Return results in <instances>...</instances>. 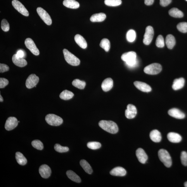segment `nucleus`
<instances>
[{
  "instance_id": "obj_47",
  "label": "nucleus",
  "mask_w": 187,
  "mask_h": 187,
  "mask_svg": "<svg viewBox=\"0 0 187 187\" xmlns=\"http://www.w3.org/2000/svg\"><path fill=\"white\" fill-rule=\"evenodd\" d=\"M16 55L18 57L24 58L25 56V54L24 51L21 50H18L17 52V53L16 54Z\"/></svg>"
},
{
  "instance_id": "obj_34",
  "label": "nucleus",
  "mask_w": 187,
  "mask_h": 187,
  "mask_svg": "<svg viewBox=\"0 0 187 187\" xmlns=\"http://www.w3.org/2000/svg\"><path fill=\"white\" fill-rule=\"evenodd\" d=\"M100 46L106 52H108L110 48V43L108 39H104L101 40Z\"/></svg>"
},
{
  "instance_id": "obj_31",
  "label": "nucleus",
  "mask_w": 187,
  "mask_h": 187,
  "mask_svg": "<svg viewBox=\"0 0 187 187\" xmlns=\"http://www.w3.org/2000/svg\"><path fill=\"white\" fill-rule=\"evenodd\" d=\"M80 164L85 172L87 173L91 174L92 173L93 170L91 166L86 160H80Z\"/></svg>"
},
{
  "instance_id": "obj_46",
  "label": "nucleus",
  "mask_w": 187,
  "mask_h": 187,
  "mask_svg": "<svg viewBox=\"0 0 187 187\" xmlns=\"http://www.w3.org/2000/svg\"><path fill=\"white\" fill-rule=\"evenodd\" d=\"M172 0H160V4L163 7H166L171 3Z\"/></svg>"
},
{
  "instance_id": "obj_21",
  "label": "nucleus",
  "mask_w": 187,
  "mask_h": 187,
  "mask_svg": "<svg viewBox=\"0 0 187 187\" xmlns=\"http://www.w3.org/2000/svg\"><path fill=\"white\" fill-rule=\"evenodd\" d=\"M167 139L172 143H179L182 140V138L180 135L175 132H170L167 134Z\"/></svg>"
},
{
  "instance_id": "obj_32",
  "label": "nucleus",
  "mask_w": 187,
  "mask_h": 187,
  "mask_svg": "<svg viewBox=\"0 0 187 187\" xmlns=\"http://www.w3.org/2000/svg\"><path fill=\"white\" fill-rule=\"evenodd\" d=\"M74 96V94L73 92L65 90L63 91L60 95V98L65 100H69L72 98Z\"/></svg>"
},
{
  "instance_id": "obj_52",
  "label": "nucleus",
  "mask_w": 187,
  "mask_h": 187,
  "mask_svg": "<svg viewBox=\"0 0 187 187\" xmlns=\"http://www.w3.org/2000/svg\"><path fill=\"white\" fill-rule=\"evenodd\" d=\"M186 1H187V0H186Z\"/></svg>"
},
{
  "instance_id": "obj_30",
  "label": "nucleus",
  "mask_w": 187,
  "mask_h": 187,
  "mask_svg": "<svg viewBox=\"0 0 187 187\" xmlns=\"http://www.w3.org/2000/svg\"><path fill=\"white\" fill-rule=\"evenodd\" d=\"M169 14L170 16L175 18H182L183 17V12L179 9L176 8H173L169 11Z\"/></svg>"
},
{
  "instance_id": "obj_15",
  "label": "nucleus",
  "mask_w": 187,
  "mask_h": 187,
  "mask_svg": "<svg viewBox=\"0 0 187 187\" xmlns=\"http://www.w3.org/2000/svg\"><path fill=\"white\" fill-rule=\"evenodd\" d=\"M168 114L170 116L177 119H183L185 116L184 113L176 108H173L169 110L168 111Z\"/></svg>"
},
{
  "instance_id": "obj_10",
  "label": "nucleus",
  "mask_w": 187,
  "mask_h": 187,
  "mask_svg": "<svg viewBox=\"0 0 187 187\" xmlns=\"http://www.w3.org/2000/svg\"><path fill=\"white\" fill-rule=\"evenodd\" d=\"M12 4L16 10L22 14L24 16H29V12L24 6L18 0H13Z\"/></svg>"
},
{
  "instance_id": "obj_41",
  "label": "nucleus",
  "mask_w": 187,
  "mask_h": 187,
  "mask_svg": "<svg viewBox=\"0 0 187 187\" xmlns=\"http://www.w3.org/2000/svg\"><path fill=\"white\" fill-rule=\"evenodd\" d=\"M177 28L179 31L183 33L187 32V23H180L177 26Z\"/></svg>"
},
{
  "instance_id": "obj_36",
  "label": "nucleus",
  "mask_w": 187,
  "mask_h": 187,
  "mask_svg": "<svg viewBox=\"0 0 187 187\" xmlns=\"http://www.w3.org/2000/svg\"><path fill=\"white\" fill-rule=\"evenodd\" d=\"M105 3L108 6L114 7L120 5L122 1L121 0H105Z\"/></svg>"
},
{
  "instance_id": "obj_20",
  "label": "nucleus",
  "mask_w": 187,
  "mask_h": 187,
  "mask_svg": "<svg viewBox=\"0 0 187 187\" xmlns=\"http://www.w3.org/2000/svg\"><path fill=\"white\" fill-rule=\"evenodd\" d=\"M127 172L124 168L118 167L114 168L110 172L111 175L114 176H124L126 174Z\"/></svg>"
},
{
  "instance_id": "obj_14",
  "label": "nucleus",
  "mask_w": 187,
  "mask_h": 187,
  "mask_svg": "<svg viewBox=\"0 0 187 187\" xmlns=\"http://www.w3.org/2000/svg\"><path fill=\"white\" fill-rule=\"evenodd\" d=\"M39 172L42 178L48 179L51 176V170L50 168L48 165L44 164L40 167Z\"/></svg>"
},
{
  "instance_id": "obj_43",
  "label": "nucleus",
  "mask_w": 187,
  "mask_h": 187,
  "mask_svg": "<svg viewBox=\"0 0 187 187\" xmlns=\"http://www.w3.org/2000/svg\"><path fill=\"white\" fill-rule=\"evenodd\" d=\"M181 160L182 164L184 166H187V153L185 151H182L181 155Z\"/></svg>"
},
{
  "instance_id": "obj_6",
  "label": "nucleus",
  "mask_w": 187,
  "mask_h": 187,
  "mask_svg": "<svg viewBox=\"0 0 187 187\" xmlns=\"http://www.w3.org/2000/svg\"><path fill=\"white\" fill-rule=\"evenodd\" d=\"M162 70V67L160 64L153 63L149 65L144 68V72L146 74L154 75L159 74Z\"/></svg>"
},
{
  "instance_id": "obj_33",
  "label": "nucleus",
  "mask_w": 187,
  "mask_h": 187,
  "mask_svg": "<svg viewBox=\"0 0 187 187\" xmlns=\"http://www.w3.org/2000/svg\"><path fill=\"white\" fill-rule=\"evenodd\" d=\"M72 85L76 88L82 89L85 88L86 86V82L84 81H81L79 79H75L73 80Z\"/></svg>"
},
{
  "instance_id": "obj_13",
  "label": "nucleus",
  "mask_w": 187,
  "mask_h": 187,
  "mask_svg": "<svg viewBox=\"0 0 187 187\" xmlns=\"http://www.w3.org/2000/svg\"><path fill=\"white\" fill-rule=\"evenodd\" d=\"M137 114V110L135 106L133 105H128L127 109L125 111V117L128 119H132L135 117Z\"/></svg>"
},
{
  "instance_id": "obj_28",
  "label": "nucleus",
  "mask_w": 187,
  "mask_h": 187,
  "mask_svg": "<svg viewBox=\"0 0 187 187\" xmlns=\"http://www.w3.org/2000/svg\"><path fill=\"white\" fill-rule=\"evenodd\" d=\"M66 174L68 178L73 181L78 183H79L81 182L80 177L72 170H68L66 172Z\"/></svg>"
},
{
  "instance_id": "obj_39",
  "label": "nucleus",
  "mask_w": 187,
  "mask_h": 187,
  "mask_svg": "<svg viewBox=\"0 0 187 187\" xmlns=\"http://www.w3.org/2000/svg\"><path fill=\"white\" fill-rule=\"evenodd\" d=\"M87 146L89 148L93 150H96L100 148L101 144L97 142H91L87 143Z\"/></svg>"
},
{
  "instance_id": "obj_16",
  "label": "nucleus",
  "mask_w": 187,
  "mask_h": 187,
  "mask_svg": "<svg viewBox=\"0 0 187 187\" xmlns=\"http://www.w3.org/2000/svg\"><path fill=\"white\" fill-rule=\"evenodd\" d=\"M137 157L139 162L142 164H145L148 160V156L143 149L139 148L136 151Z\"/></svg>"
},
{
  "instance_id": "obj_37",
  "label": "nucleus",
  "mask_w": 187,
  "mask_h": 187,
  "mask_svg": "<svg viewBox=\"0 0 187 187\" xmlns=\"http://www.w3.org/2000/svg\"><path fill=\"white\" fill-rule=\"evenodd\" d=\"M32 145L35 149L39 150H42L44 149V145L42 142L38 140H35L32 142Z\"/></svg>"
},
{
  "instance_id": "obj_9",
  "label": "nucleus",
  "mask_w": 187,
  "mask_h": 187,
  "mask_svg": "<svg viewBox=\"0 0 187 187\" xmlns=\"http://www.w3.org/2000/svg\"><path fill=\"white\" fill-rule=\"evenodd\" d=\"M25 45L30 51L35 56L39 55L40 52L33 40L30 38L26 39L25 41Z\"/></svg>"
},
{
  "instance_id": "obj_29",
  "label": "nucleus",
  "mask_w": 187,
  "mask_h": 187,
  "mask_svg": "<svg viewBox=\"0 0 187 187\" xmlns=\"http://www.w3.org/2000/svg\"><path fill=\"white\" fill-rule=\"evenodd\" d=\"M15 158L18 164L20 165L24 166L27 164V160L22 153L19 152H16Z\"/></svg>"
},
{
  "instance_id": "obj_4",
  "label": "nucleus",
  "mask_w": 187,
  "mask_h": 187,
  "mask_svg": "<svg viewBox=\"0 0 187 187\" xmlns=\"http://www.w3.org/2000/svg\"><path fill=\"white\" fill-rule=\"evenodd\" d=\"M63 53L65 60L68 64L73 66H77L80 63V60L67 50L64 49Z\"/></svg>"
},
{
  "instance_id": "obj_19",
  "label": "nucleus",
  "mask_w": 187,
  "mask_h": 187,
  "mask_svg": "<svg viewBox=\"0 0 187 187\" xmlns=\"http://www.w3.org/2000/svg\"><path fill=\"white\" fill-rule=\"evenodd\" d=\"M12 61L15 65L19 67H24L27 65V62L24 58L18 57L14 54L12 57Z\"/></svg>"
},
{
  "instance_id": "obj_2",
  "label": "nucleus",
  "mask_w": 187,
  "mask_h": 187,
  "mask_svg": "<svg viewBox=\"0 0 187 187\" xmlns=\"http://www.w3.org/2000/svg\"><path fill=\"white\" fill-rule=\"evenodd\" d=\"M98 124L102 129L110 134H116L119 131L117 124L111 121L102 120Z\"/></svg>"
},
{
  "instance_id": "obj_23",
  "label": "nucleus",
  "mask_w": 187,
  "mask_h": 187,
  "mask_svg": "<svg viewBox=\"0 0 187 187\" xmlns=\"http://www.w3.org/2000/svg\"><path fill=\"white\" fill-rule=\"evenodd\" d=\"M75 40L77 44L81 48L85 49L87 47V43L86 40L81 35L77 34L75 37Z\"/></svg>"
},
{
  "instance_id": "obj_40",
  "label": "nucleus",
  "mask_w": 187,
  "mask_h": 187,
  "mask_svg": "<svg viewBox=\"0 0 187 187\" xmlns=\"http://www.w3.org/2000/svg\"><path fill=\"white\" fill-rule=\"evenodd\" d=\"M156 44L158 48H162L164 47V39L162 35H159L157 37L156 40Z\"/></svg>"
},
{
  "instance_id": "obj_45",
  "label": "nucleus",
  "mask_w": 187,
  "mask_h": 187,
  "mask_svg": "<svg viewBox=\"0 0 187 187\" xmlns=\"http://www.w3.org/2000/svg\"><path fill=\"white\" fill-rule=\"evenodd\" d=\"M9 68L8 66L5 64H0V72L4 73L9 70Z\"/></svg>"
},
{
  "instance_id": "obj_24",
  "label": "nucleus",
  "mask_w": 187,
  "mask_h": 187,
  "mask_svg": "<svg viewBox=\"0 0 187 187\" xmlns=\"http://www.w3.org/2000/svg\"><path fill=\"white\" fill-rule=\"evenodd\" d=\"M150 137L151 140L155 143H159L162 139L161 134L157 130H153L150 132Z\"/></svg>"
},
{
  "instance_id": "obj_3",
  "label": "nucleus",
  "mask_w": 187,
  "mask_h": 187,
  "mask_svg": "<svg viewBox=\"0 0 187 187\" xmlns=\"http://www.w3.org/2000/svg\"><path fill=\"white\" fill-rule=\"evenodd\" d=\"M159 159L166 167H170L172 165L171 157L168 151L164 149H161L158 151Z\"/></svg>"
},
{
  "instance_id": "obj_35",
  "label": "nucleus",
  "mask_w": 187,
  "mask_h": 187,
  "mask_svg": "<svg viewBox=\"0 0 187 187\" xmlns=\"http://www.w3.org/2000/svg\"><path fill=\"white\" fill-rule=\"evenodd\" d=\"M126 37L127 41L130 42L134 41L136 38V33L133 30H131L127 33Z\"/></svg>"
},
{
  "instance_id": "obj_27",
  "label": "nucleus",
  "mask_w": 187,
  "mask_h": 187,
  "mask_svg": "<svg viewBox=\"0 0 187 187\" xmlns=\"http://www.w3.org/2000/svg\"><path fill=\"white\" fill-rule=\"evenodd\" d=\"M166 44L167 48L172 49L176 44V41L174 37L172 34L168 35L166 38Z\"/></svg>"
},
{
  "instance_id": "obj_51",
  "label": "nucleus",
  "mask_w": 187,
  "mask_h": 187,
  "mask_svg": "<svg viewBox=\"0 0 187 187\" xmlns=\"http://www.w3.org/2000/svg\"><path fill=\"white\" fill-rule=\"evenodd\" d=\"M20 122V121H18V123H19Z\"/></svg>"
},
{
  "instance_id": "obj_18",
  "label": "nucleus",
  "mask_w": 187,
  "mask_h": 187,
  "mask_svg": "<svg viewBox=\"0 0 187 187\" xmlns=\"http://www.w3.org/2000/svg\"><path fill=\"white\" fill-rule=\"evenodd\" d=\"M113 80L111 78H107L104 80L101 87L104 91L106 92L110 90L113 86Z\"/></svg>"
},
{
  "instance_id": "obj_8",
  "label": "nucleus",
  "mask_w": 187,
  "mask_h": 187,
  "mask_svg": "<svg viewBox=\"0 0 187 187\" xmlns=\"http://www.w3.org/2000/svg\"><path fill=\"white\" fill-rule=\"evenodd\" d=\"M154 35L153 28L149 26L146 28L145 35H144L143 43L146 45H148L152 41Z\"/></svg>"
},
{
  "instance_id": "obj_12",
  "label": "nucleus",
  "mask_w": 187,
  "mask_h": 187,
  "mask_svg": "<svg viewBox=\"0 0 187 187\" xmlns=\"http://www.w3.org/2000/svg\"><path fill=\"white\" fill-rule=\"evenodd\" d=\"M18 121L15 117H10L7 120L5 127L8 131H11L18 126Z\"/></svg>"
},
{
  "instance_id": "obj_1",
  "label": "nucleus",
  "mask_w": 187,
  "mask_h": 187,
  "mask_svg": "<svg viewBox=\"0 0 187 187\" xmlns=\"http://www.w3.org/2000/svg\"><path fill=\"white\" fill-rule=\"evenodd\" d=\"M121 59L125 61L127 66L129 68H133L138 66V61L137 59L135 52L131 51L123 54Z\"/></svg>"
},
{
  "instance_id": "obj_25",
  "label": "nucleus",
  "mask_w": 187,
  "mask_h": 187,
  "mask_svg": "<svg viewBox=\"0 0 187 187\" xmlns=\"http://www.w3.org/2000/svg\"><path fill=\"white\" fill-rule=\"evenodd\" d=\"M63 4L67 8L72 9H77L80 6L79 2L75 0H64Z\"/></svg>"
},
{
  "instance_id": "obj_49",
  "label": "nucleus",
  "mask_w": 187,
  "mask_h": 187,
  "mask_svg": "<svg viewBox=\"0 0 187 187\" xmlns=\"http://www.w3.org/2000/svg\"><path fill=\"white\" fill-rule=\"evenodd\" d=\"M3 101L4 99L3 98V97H2L1 95H0V102H3Z\"/></svg>"
},
{
  "instance_id": "obj_22",
  "label": "nucleus",
  "mask_w": 187,
  "mask_h": 187,
  "mask_svg": "<svg viewBox=\"0 0 187 187\" xmlns=\"http://www.w3.org/2000/svg\"><path fill=\"white\" fill-rule=\"evenodd\" d=\"M185 82V81L183 78L175 79L172 85V89L176 91L182 89L184 86Z\"/></svg>"
},
{
  "instance_id": "obj_17",
  "label": "nucleus",
  "mask_w": 187,
  "mask_h": 187,
  "mask_svg": "<svg viewBox=\"0 0 187 187\" xmlns=\"http://www.w3.org/2000/svg\"><path fill=\"white\" fill-rule=\"evenodd\" d=\"M134 84L137 89L142 92H149L152 90L150 85L145 82L136 81L134 82Z\"/></svg>"
},
{
  "instance_id": "obj_5",
  "label": "nucleus",
  "mask_w": 187,
  "mask_h": 187,
  "mask_svg": "<svg viewBox=\"0 0 187 187\" xmlns=\"http://www.w3.org/2000/svg\"><path fill=\"white\" fill-rule=\"evenodd\" d=\"M46 122L52 126H58L62 124L63 119L60 117L55 114H50L47 115L45 118Z\"/></svg>"
},
{
  "instance_id": "obj_26",
  "label": "nucleus",
  "mask_w": 187,
  "mask_h": 187,
  "mask_svg": "<svg viewBox=\"0 0 187 187\" xmlns=\"http://www.w3.org/2000/svg\"><path fill=\"white\" fill-rule=\"evenodd\" d=\"M106 15L105 13H101L93 14L90 18L92 22H101L105 19Z\"/></svg>"
},
{
  "instance_id": "obj_38",
  "label": "nucleus",
  "mask_w": 187,
  "mask_h": 187,
  "mask_svg": "<svg viewBox=\"0 0 187 187\" xmlns=\"http://www.w3.org/2000/svg\"><path fill=\"white\" fill-rule=\"evenodd\" d=\"M54 149L57 152L60 153L67 152L69 150L67 147H63L59 144H56L54 146Z\"/></svg>"
},
{
  "instance_id": "obj_48",
  "label": "nucleus",
  "mask_w": 187,
  "mask_h": 187,
  "mask_svg": "<svg viewBox=\"0 0 187 187\" xmlns=\"http://www.w3.org/2000/svg\"><path fill=\"white\" fill-rule=\"evenodd\" d=\"M145 3L147 5L150 6L153 4L154 0H144Z\"/></svg>"
},
{
  "instance_id": "obj_7",
  "label": "nucleus",
  "mask_w": 187,
  "mask_h": 187,
  "mask_svg": "<svg viewBox=\"0 0 187 187\" xmlns=\"http://www.w3.org/2000/svg\"><path fill=\"white\" fill-rule=\"evenodd\" d=\"M37 11L40 17L46 24L50 25L52 24V21L51 18L45 10L43 8L39 7L37 8Z\"/></svg>"
},
{
  "instance_id": "obj_44",
  "label": "nucleus",
  "mask_w": 187,
  "mask_h": 187,
  "mask_svg": "<svg viewBox=\"0 0 187 187\" xmlns=\"http://www.w3.org/2000/svg\"><path fill=\"white\" fill-rule=\"evenodd\" d=\"M9 82L8 79L5 78H1L0 79V88L3 89L8 85Z\"/></svg>"
},
{
  "instance_id": "obj_42",
  "label": "nucleus",
  "mask_w": 187,
  "mask_h": 187,
  "mask_svg": "<svg viewBox=\"0 0 187 187\" xmlns=\"http://www.w3.org/2000/svg\"><path fill=\"white\" fill-rule=\"evenodd\" d=\"M1 28L4 32H8L9 30V24L6 19L2 20L1 22Z\"/></svg>"
},
{
  "instance_id": "obj_11",
  "label": "nucleus",
  "mask_w": 187,
  "mask_h": 187,
  "mask_svg": "<svg viewBox=\"0 0 187 187\" xmlns=\"http://www.w3.org/2000/svg\"><path fill=\"white\" fill-rule=\"evenodd\" d=\"M39 78L36 75L32 74L27 78L26 81V86L27 89H31L36 86L39 82Z\"/></svg>"
},
{
  "instance_id": "obj_50",
  "label": "nucleus",
  "mask_w": 187,
  "mask_h": 187,
  "mask_svg": "<svg viewBox=\"0 0 187 187\" xmlns=\"http://www.w3.org/2000/svg\"><path fill=\"white\" fill-rule=\"evenodd\" d=\"M184 186L185 187H187V182H185L184 183Z\"/></svg>"
}]
</instances>
